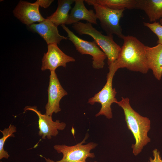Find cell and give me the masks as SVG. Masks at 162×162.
Returning <instances> with one entry per match:
<instances>
[{
  "label": "cell",
  "mask_w": 162,
  "mask_h": 162,
  "mask_svg": "<svg viewBox=\"0 0 162 162\" xmlns=\"http://www.w3.org/2000/svg\"><path fill=\"white\" fill-rule=\"evenodd\" d=\"M89 5L97 4L110 9L121 10L135 9L137 0H86Z\"/></svg>",
  "instance_id": "17"
},
{
  "label": "cell",
  "mask_w": 162,
  "mask_h": 162,
  "mask_svg": "<svg viewBox=\"0 0 162 162\" xmlns=\"http://www.w3.org/2000/svg\"><path fill=\"white\" fill-rule=\"evenodd\" d=\"M29 27L32 30L39 34L47 45L59 44L62 40L68 39L67 37L60 34L57 26L46 18L38 23L32 24Z\"/></svg>",
  "instance_id": "12"
},
{
  "label": "cell",
  "mask_w": 162,
  "mask_h": 162,
  "mask_svg": "<svg viewBox=\"0 0 162 162\" xmlns=\"http://www.w3.org/2000/svg\"><path fill=\"white\" fill-rule=\"evenodd\" d=\"M75 0H59L56 11L46 18L49 19L57 26L65 25L69 16V12L71 9V5Z\"/></svg>",
  "instance_id": "16"
},
{
  "label": "cell",
  "mask_w": 162,
  "mask_h": 162,
  "mask_svg": "<svg viewBox=\"0 0 162 162\" xmlns=\"http://www.w3.org/2000/svg\"><path fill=\"white\" fill-rule=\"evenodd\" d=\"M68 34V37L73 44L76 50L82 55L87 54L92 57V66L94 69H102L105 64L107 57L94 41H88L75 35L65 25H61Z\"/></svg>",
  "instance_id": "7"
},
{
  "label": "cell",
  "mask_w": 162,
  "mask_h": 162,
  "mask_svg": "<svg viewBox=\"0 0 162 162\" xmlns=\"http://www.w3.org/2000/svg\"><path fill=\"white\" fill-rule=\"evenodd\" d=\"M53 1L52 0H37L35 2L39 6L44 8H46L50 5Z\"/></svg>",
  "instance_id": "21"
},
{
  "label": "cell",
  "mask_w": 162,
  "mask_h": 162,
  "mask_svg": "<svg viewBox=\"0 0 162 162\" xmlns=\"http://www.w3.org/2000/svg\"><path fill=\"white\" fill-rule=\"evenodd\" d=\"M31 110L34 112L38 116L39 131L38 135L43 139L46 138L50 140L52 136H56L58 134V130H63L66 124L64 122H60L59 120L53 121L52 117L42 114L38 110L36 106H27L24 108L25 111Z\"/></svg>",
  "instance_id": "8"
},
{
  "label": "cell",
  "mask_w": 162,
  "mask_h": 162,
  "mask_svg": "<svg viewBox=\"0 0 162 162\" xmlns=\"http://www.w3.org/2000/svg\"><path fill=\"white\" fill-rule=\"evenodd\" d=\"M160 23L161 25H162V18H161V19H160Z\"/></svg>",
  "instance_id": "22"
},
{
  "label": "cell",
  "mask_w": 162,
  "mask_h": 162,
  "mask_svg": "<svg viewBox=\"0 0 162 162\" xmlns=\"http://www.w3.org/2000/svg\"><path fill=\"white\" fill-rule=\"evenodd\" d=\"M109 70L105 84L100 91L88 99V103L92 105L95 103L100 104L101 109L96 114V117L104 115L110 119L112 118L111 105L113 103L116 104L118 101L116 98L117 92L115 88L112 87V80L116 72L111 68H109Z\"/></svg>",
  "instance_id": "6"
},
{
  "label": "cell",
  "mask_w": 162,
  "mask_h": 162,
  "mask_svg": "<svg viewBox=\"0 0 162 162\" xmlns=\"http://www.w3.org/2000/svg\"><path fill=\"white\" fill-rule=\"evenodd\" d=\"M152 152L154 158L150 157L149 161L148 162H162V158L160 155L159 151L155 148L153 151Z\"/></svg>",
  "instance_id": "20"
},
{
  "label": "cell",
  "mask_w": 162,
  "mask_h": 162,
  "mask_svg": "<svg viewBox=\"0 0 162 162\" xmlns=\"http://www.w3.org/2000/svg\"><path fill=\"white\" fill-rule=\"evenodd\" d=\"M92 5L95 10L97 19L100 21L102 28L107 35L115 34L123 39L125 35L122 33L120 21L123 16L124 10H112L97 4H93Z\"/></svg>",
  "instance_id": "5"
},
{
  "label": "cell",
  "mask_w": 162,
  "mask_h": 162,
  "mask_svg": "<svg viewBox=\"0 0 162 162\" xmlns=\"http://www.w3.org/2000/svg\"><path fill=\"white\" fill-rule=\"evenodd\" d=\"M144 25L149 28L158 37L157 44L162 45V25L159 22H143Z\"/></svg>",
  "instance_id": "19"
},
{
  "label": "cell",
  "mask_w": 162,
  "mask_h": 162,
  "mask_svg": "<svg viewBox=\"0 0 162 162\" xmlns=\"http://www.w3.org/2000/svg\"><path fill=\"white\" fill-rule=\"evenodd\" d=\"M72 28L80 35L86 34L91 36L97 45L104 52L110 65L117 59L121 50V47L116 43L113 35H104L96 29L88 22H78L73 24Z\"/></svg>",
  "instance_id": "3"
},
{
  "label": "cell",
  "mask_w": 162,
  "mask_h": 162,
  "mask_svg": "<svg viewBox=\"0 0 162 162\" xmlns=\"http://www.w3.org/2000/svg\"><path fill=\"white\" fill-rule=\"evenodd\" d=\"M94 162H97L96 161H95Z\"/></svg>",
  "instance_id": "24"
},
{
  "label": "cell",
  "mask_w": 162,
  "mask_h": 162,
  "mask_svg": "<svg viewBox=\"0 0 162 162\" xmlns=\"http://www.w3.org/2000/svg\"><path fill=\"white\" fill-rule=\"evenodd\" d=\"M128 98L122 97L116 104L123 110L128 128L131 132L135 143L132 145L133 153L137 155L144 147L151 141L147 135L150 130L151 121L149 118L142 116L131 107Z\"/></svg>",
  "instance_id": "2"
},
{
  "label": "cell",
  "mask_w": 162,
  "mask_h": 162,
  "mask_svg": "<svg viewBox=\"0 0 162 162\" xmlns=\"http://www.w3.org/2000/svg\"><path fill=\"white\" fill-rule=\"evenodd\" d=\"M135 9L144 11L151 22L162 18V0H137Z\"/></svg>",
  "instance_id": "15"
},
{
  "label": "cell",
  "mask_w": 162,
  "mask_h": 162,
  "mask_svg": "<svg viewBox=\"0 0 162 162\" xmlns=\"http://www.w3.org/2000/svg\"><path fill=\"white\" fill-rule=\"evenodd\" d=\"M39 7L35 2L31 3L20 0L13 10V13L22 23L29 26L35 22H40L45 19L41 14Z\"/></svg>",
  "instance_id": "11"
},
{
  "label": "cell",
  "mask_w": 162,
  "mask_h": 162,
  "mask_svg": "<svg viewBox=\"0 0 162 162\" xmlns=\"http://www.w3.org/2000/svg\"><path fill=\"white\" fill-rule=\"evenodd\" d=\"M0 162H2V161H1Z\"/></svg>",
  "instance_id": "23"
},
{
  "label": "cell",
  "mask_w": 162,
  "mask_h": 162,
  "mask_svg": "<svg viewBox=\"0 0 162 162\" xmlns=\"http://www.w3.org/2000/svg\"><path fill=\"white\" fill-rule=\"evenodd\" d=\"M88 137V135H86L82 141L74 146H68L64 144L54 145V149L58 153L63 154L62 158L59 160L54 161L41 155L40 156L44 159L46 162H87L86 161L87 158L95 157L94 153L90 151L98 146L97 144L93 142L83 145Z\"/></svg>",
  "instance_id": "4"
},
{
  "label": "cell",
  "mask_w": 162,
  "mask_h": 162,
  "mask_svg": "<svg viewBox=\"0 0 162 162\" xmlns=\"http://www.w3.org/2000/svg\"><path fill=\"white\" fill-rule=\"evenodd\" d=\"M84 0H75V4L69 14L65 24L76 23L81 20H86L91 24H97L98 19L94 11L88 10L84 4Z\"/></svg>",
  "instance_id": "13"
},
{
  "label": "cell",
  "mask_w": 162,
  "mask_h": 162,
  "mask_svg": "<svg viewBox=\"0 0 162 162\" xmlns=\"http://www.w3.org/2000/svg\"><path fill=\"white\" fill-rule=\"evenodd\" d=\"M147 65L155 77L160 80L162 76V45L149 47L145 46Z\"/></svg>",
  "instance_id": "14"
},
{
  "label": "cell",
  "mask_w": 162,
  "mask_h": 162,
  "mask_svg": "<svg viewBox=\"0 0 162 162\" xmlns=\"http://www.w3.org/2000/svg\"><path fill=\"white\" fill-rule=\"evenodd\" d=\"M47 91L48 99L45 107V114L52 117L53 113H57L61 111L60 101L68 94L61 85L55 71H50Z\"/></svg>",
  "instance_id": "9"
},
{
  "label": "cell",
  "mask_w": 162,
  "mask_h": 162,
  "mask_svg": "<svg viewBox=\"0 0 162 162\" xmlns=\"http://www.w3.org/2000/svg\"><path fill=\"white\" fill-rule=\"evenodd\" d=\"M124 43L116 60L109 66L116 72L126 68L132 71L146 74L148 71L145 45L136 38L124 36Z\"/></svg>",
  "instance_id": "1"
},
{
  "label": "cell",
  "mask_w": 162,
  "mask_h": 162,
  "mask_svg": "<svg viewBox=\"0 0 162 162\" xmlns=\"http://www.w3.org/2000/svg\"><path fill=\"white\" fill-rule=\"evenodd\" d=\"M0 131L3 134L2 137L0 139V160L3 158L7 159L10 155L4 150V144L8 137H14V134L16 132V127L14 125L10 124L8 128H5L3 130H0Z\"/></svg>",
  "instance_id": "18"
},
{
  "label": "cell",
  "mask_w": 162,
  "mask_h": 162,
  "mask_svg": "<svg viewBox=\"0 0 162 162\" xmlns=\"http://www.w3.org/2000/svg\"><path fill=\"white\" fill-rule=\"evenodd\" d=\"M47 45V51L44 54L42 59L41 69L42 71L47 69L50 71H55L59 67L65 68L67 63L75 61L74 58L67 55L62 51L57 44Z\"/></svg>",
  "instance_id": "10"
}]
</instances>
